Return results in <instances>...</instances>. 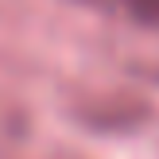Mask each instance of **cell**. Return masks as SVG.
I'll list each match as a JSON object with an SVG mask.
<instances>
[{
  "instance_id": "obj_1",
  "label": "cell",
  "mask_w": 159,
  "mask_h": 159,
  "mask_svg": "<svg viewBox=\"0 0 159 159\" xmlns=\"http://www.w3.org/2000/svg\"><path fill=\"white\" fill-rule=\"evenodd\" d=\"M116 4H120L136 23H144V27L159 31V0H116Z\"/></svg>"
}]
</instances>
